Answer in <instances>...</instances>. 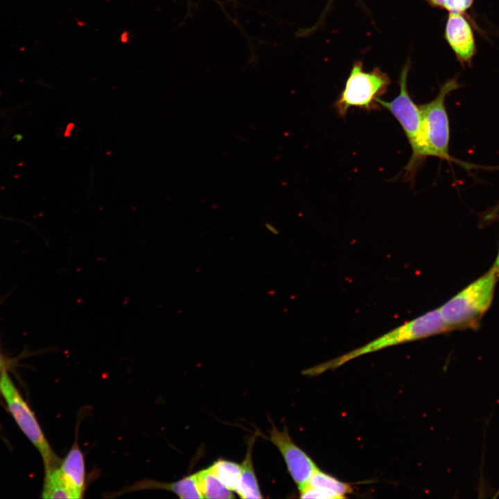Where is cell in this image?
Returning <instances> with one entry per match:
<instances>
[{
	"mask_svg": "<svg viewBox=\"0 0 499 499\" xmlns=\"http://www.w3.org/2000/svg\"><path fill=\"white\" fill-rule=\"evenodd\" d=\"M498 277L492 268L439 308L449 330L478 326L492 302Z\"/></svg>",
	"mask_w": 499,
	"mask_h": 499,
	"instance_id": "cell-1",
	"label": "cell"
},
{
	"mask_svg": "<svg viewBox=\"0 0 499 499\" xmlns=\"http://www.w3.org/2000/svg\"><path fill=\"white\" fill-rule=\"evenodd\" d=\"M439 310L435 309L397 327L369 343L342 355L334 360L306 369L304 374L318 375L334 369L358 356L387 347L407 342L448 331Z\"/></svg>",
	"mask_w": 499,
	"mask_h": 499,
	"instance_id": "cell-2",
	"label": "cell"
},
{
	"mask_svg": "<svg viewBox=\"0 0 499 499\" xmlns=\"http://www.w3.org/2000/svg\"><path fill=\"white\" fill-rule=\"evenodd\" d=\"M410 68V61L408 59L400 73L399 95L390 102L379 98L377 103L392 114L404 130L412 148L410 159L405 167V176L411 180L414 177L417 168L425 159V143L421 112L419 106L410 96L408 90L407 80Z\"/></svg>",
	"mask_w": 499,
	"mask_h": 499,
	"instance_id": "cell-3",
	"label": "cell"
},
{
	"mask_svg": "<svg viewBox=\"0 0 499 499\" xmlns=\"http://www.w3.org/2000/svg\"><path fill=\"white\" fill-rule=\"evenodd\" d=\"M391 84L389 76L379 67L365 71L362 61L354 62L345 86L334 107L339 116L345 117L349 110L357 107L367 111L379 108L377 99L383 96Z\"/></svg>",
	"mask_w": 499,
	"mask_h": 499,
	"instance_id": "cell-4",
	"label": "cell"
},
{
	"mask_svg": "<svg viewBox=\"0 0 499 499\" xmlns=\"http://www.w3.org/2000/svg\"><path fill=\"white\" fill-rule=\"evenodd\" d=\"M459 87L456 77L448 79L434 100L419 105L423 119L425 158L436 157L455 161L449 154L450 126L445 99L448 94Z\"/></svg>",
	"mask_w": 499,
	"mask_h": 499,
	"instance_id": "cell-5",
	"label": "cell"
},
{
	"mask_svg": "<svg viewBox=\"0 0 499 499\" xmlns=\"http://www.w3.org/2000/svg\"><path fill=\"white\" fill-rule=\"evenodd\" d=\"M0 391L19 427L41 455L44 471L59 466L61 460L52 450L34 413L5 370L0 377Z\"/></svg>",
	"mask_w": 499,
	"mask_h": 499,
	"instance_id": "cell-6",
	"label": "cell"
},
{
	"mask_svg": "<svg viewBox=\"0 0 499 499\" xmlns=\"http://www.w3.org/2000/svg\"><path fill=\"white\" fill-rule=\"evenodd\" d=\"M270 439L281 452L288 470L300 491L318 468L310 457L292 441L286 426L283 430H279L273 426L270 431Z\"/></svg>",
	"mask_w": 499,
	"mask_h": 499,
	"instance_id": "cell-7",
	"label": "cell"
},
{
	"mask_svg": "<svg viewBox=\"0 0 499 499\" xmlns=\"http://www.w3.org/2000/svg\"><path fill=\"white\" fill-rule=\"evenodd\" d=\"M444 37L458 61L471 64L476 46L472 28L462 14L449 13Z\"/></svg>",
	"mask_w": 499,
	"mask_h": 499,
	"instance_id": "cell-8",
	"label": "cell"
},
{
	"mask_svg": "<svg viewBox=\"0 0 499 499\" xmlns=\"http://www.w3.org/2000/svg\"><path fill=\"white\" fill-rule=\"evenodd\" d=\"M60 472L77 499L82 498L85 488V464L78 439L59 466Z\"/></svg>",
	"mask_w": 499,
	"mask_h": 499,
	"instance_id": "cell-9",
	"label": "cell"
},
{
	"mask_svg": "<svg viewBox=\"0 0 499 499\" xmlns=\"http://www.w3.org/2000/svg\"><path fill=\"white\" fill-rule=\"evenodd\" d=\"M148 489H161L172 491L179 498L184 499L203 498L196 473L186 476L174 482H162L150 479H144L131 486L125 487L124 491L128 493L132 491Z\"/></svg>",
	"mask_w": 499,
	"mask_h": 499,
	"instance_id": "cell-10",
	"label": "cell"
},
{
	"mask_svg": "<svg viewBox=\"0 0 499 499\" xmlns=\"http://www.w3.org/2000/svg\"><path fill=\"white\" fill-rule=\"evenodd\" d=\"M253 441L249 445L245 457L240 464L241 472L236 492L242 498H262L261 493L255 474L252 459Z\"/></svg>",
	"mask_w": 499,
	"mask_h": 499,
	"instance_id": "cell-11",
	"label": "cell"
},
{
	"mask_svg": "<svg viewBox=\"0 0 499 499\" xmlns=\"http://www.w3.org/2000/svg\"><path fill=\"white\" fill-rule=\"evenodd\" d=\"M41 497L45 499H77L76 494L64 479L59 466L45 471Z\"/></svg>",
	"mask_w": 499,
	"mask_h": 499,
	"instance_id": "cell-12",
	"label": "cell"
},
{
	"mask_svg": "<svg viewBox=\"0 0 499 499\" xmlns=\"http://www.w3.org/2000/svg\"><path fill=\"white\" fill-rule=\"evenodd\" d=\"M196 476L203 498H234L231 491L226 487L209 468L198 471Z\"/></svg>",
	"mask_w": 499,
	"mask_h": 499,
	"instance_id": "cell-13",
	"label": "cell"
},
{
	"mask_svg": "<svg viewBox=\"0 0 499 499\" xmlns=\"http://www.w3.org/2000/svg\"><path fill=\"white\" fill-rule=\"evenodd\" d=\"M211 471L229 489L236 491L240 476V465L236 462L220 459L209 467Z\"/></svg>",
	"mask_w": 499,
	"mask_h": 499,
	"instance_id": "cell-14",
	"label": "cell"
},
{
	"mask_svg": "<svg viewBox=\"0 0 499 499\" xmlns=\"http://www.w3.org/2000/svg\"><path fill=\"white\" fill-rule=\"evenodd\" d=\"M307 484L330 491L340 498H346L345 496L352 491L349 484L342 482L319 469L312 475Z\"/></svg>",
	"mask_w": 499,
	"mask_h": 499,
	"instance_id": "cell-15",
	"label": "cell"
},
{
	"mask_svg": "<svg viewBox=\"0 0 499 499\" xmlns=\"http://www.w3.org/2000/svg\"><path fill=\"white\" fill-rule=\"evenodd\" d=\"M430 6L445 9L449 13L463 14L471 8L473 0H424Z\"/></svg>",
	"mask_w": 499,
	"mask_h": 499,
	"instance_id": "cell-16",
	"label": "cell"
},
{
	"mask_svg": "<svg viewBox=\"0 0 499 499\" xmlns=\"http://www.w3.org/2000/svg\"><path fill=\"white\" fill-rule=\"evenodd\" d=\"M301 498L340 499L334 493L322 488L306 484L299 491Z\"/></svg>",
	"mask_w": 499,
	"mask_h": 499,
	"instance_id": "cell-17",
	"label": "cell"
},
{
	"mask_svg": "<svg viewBox=\"0 0 499 499\" xmlns=\"http://www.w3.org/2000/svg\"><path fill=\"white\" fill-rule=\"evenodd\" d=\"M333 1L334 0H329L328 1L325 8L324 9L319 20L317 21V22L315 24V26H312L310 28L303 30L302 33L304 35H306L308 34H310V33L315 32L316 30H317L319 28H320V26H322V25L324 22L326 16L327 15V14L329 13V10L331 8V5L333 4Z\"/></svg>",
	"mask_w": 499,
	"mask_h": 499,
	"instance_id": "cell-18",
	"label": "cell"
},
{
	"mask_svg": "<svg viewBox=\"0 0 499 499\" xmlns=\"http://www.w3.org/2000/svg\"><path fill=\"white\" fill-rule=\"evenodd\" d=\"M265 226H266L267 229H268V230H270L272 233H273V234H278V231H277V229H276L275 228H274V227H273L272 225H270V224L266 223V224H265Z\"/></svg>",
	"mask_w": 499,
	"mask_h": 499,
	"instance_id": "cell-19",
	"label": "cell"
},
{
	"mask_svg": "<svg viewBox=\"0 0 499 499\" xmlns=\"http://www.w3.org/2000/svg\"><path fill=\"white\" fill-rule=\"evenodd\" d=\"M493 268L499 271V252L493 266Z\"/></svg>",
	"mask_w": 499,
	"mask_h": 499,
	"instance_id": "cell-20",
	"label": "cell"
},
{
	"mask_svg": "<svg viewBox=\"0 0 499 499\" xmlns=\"http://www.w3.org/2000/svg\"><path fill=\"white\" fill-rule=\"evenodd\" d=\"M2 366H3V358H2V356L1 355V353H0V369H1Z\"/></svg>",
	"mask_w": 499,
	"mask_h": 499,
	"instance_id": "cell-21",
	"label": "cell"
}]
</instances>
